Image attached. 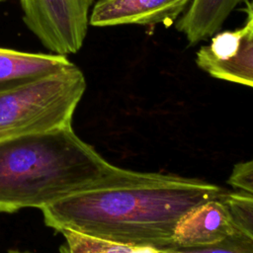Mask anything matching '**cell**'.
Listing matches in <instances>:
<instances>
[{
    "mask_svg": "<svg viewBox=\"0 0 253 253\" xmlns=\"http://www.w3.org/2000/svg\"><path fill=\"white\" fill-rule=\"evenodd\" d=\"M220 188L195 178L113 166L98 184L41 209L46 226L134 246L174 247L181 217L218 198Z\"/></svg>",
    "mask_w": 253,
    "mask_h": 253,
    "instance_id": "obj_1",
    "label": "cell"
},
{
    "mask_svg": "<svg viewBox=\"0 0 253 253\" xmlns=\"http://www.w3.org/2000/svg\"><path fill=\"white\" fill-rule=\"evenodd\" d=\"M114 165L72 125L0 141V212L42 209L95 187Z\"/></svg>",
    "mask_w": 253,
    "mask_h": 253,
    "instance_id": "obj_2",
    "label": "cell"
},
{
    "mask_svg": "<svg viewBox=\"0 0 253 253\" xmlns=\"http://www.w3.org/2000/svg\"><path fill=\"white\" fill-rule=\"evenodd\" d=\"M87 84L74 63L0 92V141L71 126Z\"/></svg>",
    "mask_w": 253,
    "mask_h": 253,
    "instance_id": "obj_3",
    "label": "cell"
},
{
    "mask_svg": "<svg viewBox=\"0 0 253 253\" xmlns=\"http://www.w3.org/2000/svg\"><path fill=\"white\" fill-rule=\"evenodd\" d=\"M27 28L50 51L77 53L85 41L94 0H19Z\"/></svg>",
    "mask_w": 253,
    "mask_h": 253,
    "instance_id": "obj_4",
    "label": "cell"
},
{
    "mask_svg": "<svg viewBox=\"0 0 253 253\" xmlns=\"http://www.w3.org/2000/svg\"><path fill=\"white\" fill-rule=\"evenodd\" d=\"M196 62L213 78L253 88V35L244 28L217 34L197 51Z\"/></svg>",
    "mask_w": 253,
    "mask_h": 253,
    "instance_id": "obj_5",
    "label": "cell"
},
{
    "mask_svg": "<svg viewBox=\"0 0 253 253\" xmlns=\"http://www.w3.org/2000/svg\"><path fill=\"white\" fill-rule=\"evenodd\" d=\"M193 0H97L90 13L93 27L158 25L175 22Z\"/></svg>",
    "mask_w": 253,
    "mask_h": 253,
    "instance_id": "obj_6",
    "label": "cell"
},
{
    "mask_svg": "<svg viewBox=\"0 0 253 253\" xmlns=\"http://www.w3.org/2000/svg\"><path fill=\"white\" fill-rule=\"evenodd\" d=\"M207 201L184 214L173 233L174 247H197L215 243L236 230L222 198Z\"/></svg>",
    "mask_w": 253,
    "mask_h": 253,
    "instance_id": "obj_7",
    "label": "cell"
},
{
    "mask_svg": "<svg viewBox=\"0 0 253 253\" xmlns=\"http://www.w3.org/2000/svg\"><path fill=\"white\" fill-rule=\"evenodd\" d=\"M72 64L67 56L63 55L0 47V92L51 74Z\"/></svg>",
    "mask_w": 253,
    "mask_h": 253,
    "instance_id": "obj_8",
    "label": "cell"
},
{
    "mask_svg": "<svg viewBox=\"0 0 253 253\" xmlns=\"http://www.w3.org/2000/svg\"><path fill=\"white\" fill-rule=\"evenodd\" d=\"M247 0H193L178 21L177 29L190 44H196L219 31L230 13Z\"/></svg>",
    "mask_w": 253,
    "mask_h": 253,
    "instance_id": "obj_9",
    "label": "cell"
},
{
    "mask_svg": "<svg viewBox=\"0 0 253 253\" xmlns=\"http://www.w3.org/2000/svg\"><path fill=\"white\" fill-rule=\"evenodd\" d=\"M58 232L66 241L61 253H131L134 248V245L84 234L72 229H61Z\"/></svg>",
    "mask_w": 253,
    "mask_h": 253,
    "instance_id": "obj_10",
    "label": "cell"
},
{
    "mask_svg": "<svg viewBox=\"0 0 253 253\" xmlns=\"http://www.w3.org/2000/svg\"><path fill=\"white\" fill-rule=\"evenodd\" d=\"M159 253H253V238L239 229L225 238L209 245L197 247H171Z\"/></svg>",
    "mask_w": 253,
    "mask_h": 253,
    "instance_id": "obj_11",
    "label": "cell"
},
{
    "mask_svg": "<svg viewBox=\"0 0 253 253\" xmlns=\"http://www.w3.org/2000/svg\"><path fill=\"white\" fill-rule=\"evenodd\" d=\"M236 227L253 238V196L231 193L222 197Z\"/></svg>",
    "mask_w": 253,
    "mask_h": 253,
    "instance_id": "obj_12",
    "label": "cell"
},
{
    "mask_svg": "<svg viewBox=\"0 0 253 253\" xmlns=\"http://www.w3.org/2000/svg\"><path fill=\"white\" fill-rule=\"evenodd\" d=\"M227 184L244 194L253 196V158L235 164L227 179Z\"/></svg>",
    "mask_w": 253,
    "mask_h": 253,
    "instance_id": "obj_13",
    "label": "cell"
},
{
    "mask_svg": "<svg viewBox=\"0 0 253 253\" xmlns=\"http://www.w3.org/2000/svg\"><path fill=\"white\" fill-rule=\"evenodd\" d=\"M243 11L246 14V22L243 28L246 32L253 35V0L250 2L246 1V6Z\"/></svg>",
    "mask_w": 253,
    "mask_h": 253,
    "instance_id": "obj_14",
    "label": "cell"
},
{
    "mask_svg": "<svg viewBox=\"0 0 253 253\" xmlns=\"http://www.w3.org/2000/svg\"><path fill=\"white\" fill-rule=\"evenodd\" d=\"M159 250L153 246H134L131 253H159Z\"/></svg>",
    "mask_w": 253,
    "mask_h": 253,
    "instance_id": "obj_15",
    "label": "cell"
},
{
    "mask_svg": "<svg viewBox=\"0 0 253 253\" xmlns=\"http://www.w3.org/2000/svg\"><path fill=\"white\" fill-rule=\"evenodd\" d=\"M9 253H27V252H19V251H16V250H12Z\"/></svg>",
    "mask_w": 253,
    "mask_h": 253,
    "instance_id": "obj_16",
    "label": "cell"
},
{
    "mask_svg": "<svg viewBox=\"0 0 253 253\" xmlns=\"http://www.w3.org/2000/svg\"><path fill=\"white\" fill-rule=\"evenodd\" d=\"M5 0H0V3H2V2H4Z\"/></svg>",
    "mask_w": 253,
    "mask_h": 253,
    "instance_id": "obj_17",
    "label": "cell"
}]
</instances>
